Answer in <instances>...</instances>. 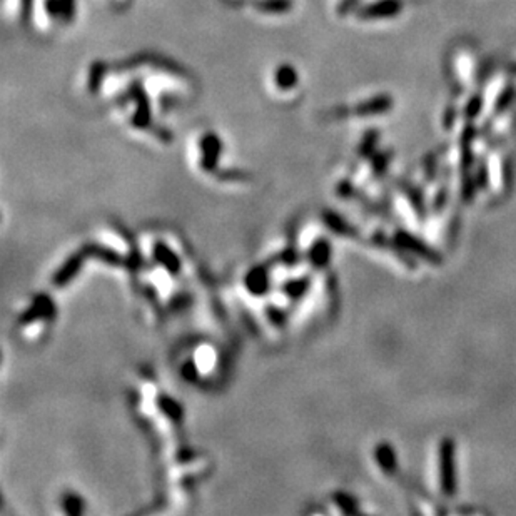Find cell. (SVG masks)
Returning a JSON list of instances; mask_svg holds the SVG:
<instances>
[{
    "instance_id": "6da1fadb",
    "label": "cell",
    "mask_w": 516,
    "mask_h": 516,
    "mask_svg": "<svg viewBox=\"0 0 516 516\" xmlns=\"http://www.w3.org/2000/svg\"><path fill=\"white\" fill-rule=\"evenodd\" d=\"M454 454L453 445L449 440L443 441L441 446V476L443 490L446 495H453L456 491V476H454Z\"/></svg>"
},
{
    "instance_id": "7a4b0ae2",
    "label": "cell",
    "mask_w": 516,
    "mask_h": 516,
    "mask_svg": "<svg viewBox=\"0 0 516 516\" xmlns=\"http://www.w3.org/2000/svg\"><path fill=\"white\" fill-rule=\"evenodd\" d=\"M403 10L401 0H379L373 5L366 7L363 17L366 19H386L395 17Z\"/></svg>"
},
{
    "instance_id": "3957f363",
    "label": "cell",
    "mask_w": 516,
    "mask_h": 516,
    "mask_svg": "<svg viewBox=\"0 0 516 516\" xmlns=\"http://www.w3.org/2000/svg\"><path fill=\"white\" fill-rule=\"evenodd\" d=\"M376 456H378L379 466L384 469V471H392L396 466V458H395V452L390 445H381L376 449Z\"/></svg>"
},
{
    "instance_id": "277c9868",
    "label": "cell",
    "mask_w": 516,
    "mask_h": 516,
    "mask_svg": "<svg viewBox=\"0 0 516 516\" xmlns=\"http://www.w3.org/2000/svg\"><path fill=\"white\" fill-rule=\"evenodd\" d=\"M481 107H483V99H481L480 95H473L465 107V117L469 119V121L478 117L481 113Z\"/></svg>"
},
{
    "instance_id": "5b68a950",
    "label": "cell",
    "mask_w": 516,
    "mask_h": 516,
    "mask_svg": "<svg viewBox=\"0 0 516 516\" xmlns=\"http://www.w3.org/2000/svg\"><path fill=\"white\" fill-rule=\"evenodd\" d=\"M515 97V89L513 87H506L502 92V95L498 97V104H496V113H503L508 106H510L511 101Z\"/></svg>"
},
{
    "instance_id": "8992f818",
    "label": "cell",
    "mask_w": 516,
    "mask_h": 516,
    "mask_svg": "<svg viewBox=\"0 0 516 516\" xmlns=\"http://www.w3.org/2000/svg\"><path fill=\"white\" fill-rule=\"evenodd\" d=\"M513 71H515V72H516V65H515V67H513Z\"/></svg>"
}]
</instances>
